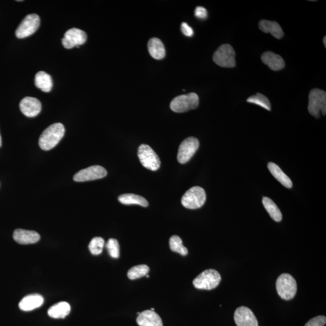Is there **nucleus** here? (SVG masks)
I'll return each mask as SVG.
<instances>
[{
    "instance_id": "12",
    "label": "nucleus",
    "mask_w": 326,
    "mask_h": 326,
    "mask_svg": "<svg viewBox=\"0 0 326 326\" xmlns=\"http://www.w3.org/2000/svg\"><path fill=\"white\" fill-rule=\"evenodd\" d=\"M107 171L104 167L100 166H92L80 170L73 176L74 181L85 182L95 180L105 177Z\"/></svg>"
},
{
    "instance_id": "28",
    "label": "nucleus",
    "mask_w": 326,
    "mask_h": 326,
    "mask_svg": "<svg viewBox=\"0 0 326 326\" xmlns=\"http://www.w3.org/2000/svg\"><path fill=\"white\" fill-rule=\"evenodd\" d=\"M248 102L257 104L268 111L271 110V104L268 98L264 94L257 93L252 95L247 100Z\"/></svg>"
},
{
    "instance_id": "16",
    "label": "nucleus",
    "mask_w": 326,
    "mask_h": 326,
    "mask_svg": "<svg viewBox=\"0 0 326 326\" xmlns=\"http://www.w3.org/2000/svg\"><path fill=\"white\" fill-rule=\"evenodd\" d=\"M137 322L140 326H163L161 317L151 310H146L140 313L137 317Z\"/></svg>"
},
{
    "instance_id": "32",
    "label": "nucleus",
    "mask_w": 326,
    "mask_h": 326,
    "mask_svg": "<svg viewBox=\"0 0 326 326\" xmlns=\"http://www.w3.org/2000/svg\"><path fill=\"white\" fill-rule=\"evenodd\" d=\"M194 16L199 19L205 20L207 19L208 13L204 8L201 7H196L194 11Z\"/></svg>"
},
{
    "instance_id": "25",
    "label": "nucleus",
    "mask_w": 326,
    "mask_h": 326,
    "mask_svg": "<svg viewBox=\"0 0 326 326\" xmlns=\"http://www.w3.org/2000/svg\"><path fill=\"white\" fill-rule=\"evenodd\" d=\"M262 202L272 219L276 222H280L282 220V212L273 200L268 197H264L262 199Z\"/></svg>"
},
{
    "instance_id": "5",
    "label": "nucleus",
    "mask_w": 326,
    "mask_h": 326,
    "mask_svg": "<svg viewBox=\"0 0 326 326\" xmlns=\"http://www.w3.org/2000/svg\"><path fill=\"white\" fill-rule=\"evenodd\" d=\"M206 193L201 187L194 186L185 193L181 199V204L188 209L201 208L205 204Z\"/></svg>"
},
{
    "instance_id": "15",
    "label": "nucleus",
    "mask_w": 326,
    "mask_h": 326,
    "mask_svg": "<svg viewBox=\"0 0 326 326\" xmlns=\"http://www.w3.org/2000/svg\"><path fill=\"white\" fill-rule=\"evenodd\" d=\"M13 238L17 243L29 245L37 243L40 239V235L35 231L23 229L15 230Z\"/></svg>"
},
{
    "instance_id": "19",
    "label": "nucleus",
    "mask_w": 326,
    "mask_h": 326,
    "mask_svg": "<svg viewBox=\"0 0 326 326\" xmlns=\"http://www.w3.org/2000/svg\"><path fill=\"white\" fill-rule=\"evenodd\" d=\"M259 28L265 34H271L274 38L280 40L284 36L283 29L281 26L276 22L263 20L259 23Z\"/></svg>"
},
{
    "instance_id": "4",
    "label": "nucleus",
    "mask_w": 326,
    "mask_h": 326,
    "mask_svg": "<svg viewBox=\"0 0 326 326\" xmlns=\"http://www.w3.org/2000/svg\"><path fill=\"white\" fill-rule=\"evenodd\" d=\"M221 281V276L216 270L210 269L200 274L193 281L194 288L202 290H211L216 288Z\"/></svg>"
},
{
    "instance_id": "7",
    "label": "nucleus",
    "mask_w": 326,
    "mask_h": 326,
    "mask_svg": "<svg viewBox=\"0 0 326 326\" xmlns=\"http://www.w3.org/2000/svg\"><path fill=\"white\" fill-rule=\"evenodd\" d=\"M236 53L231 45H221L214 52L213 59L215 64L221 67L233 68L236 66Z\"/></svg>"
},
{
    "instance_id": "37",
    "label": "nucleus",
    "mask_w": 326,
    "mask_h": 326,
    "mask_svg": "<svg viewBox=\"0 0 326 326\" xmlns=\"http://www.w3.org/2000/svg\"><path fill=\"white\" fill-rule=\"evenodd\" d=\"M146 277L148 278V277H149V276H148V275H146Z\"/></svg>"
},
{
    "instance_id": "24",
    "label": "nucleus",
    "mask_w": 326,
    "mask_h": 326,
    "mask_svg": "<svg viewBox=\"0 0 326 326\" xmlns=\"http://www.w3.org/2000/svg\"><path fill=\"white\" fill-rule=\"evenodd\" d=\"M119 201L125 205L136 204L144 207H148L149 205L147 200L145 198L138 194L133 193L122 194L119 197Z\"/></svg>"
},
{
    "instance_id": "8",
    "label": "nucleus",
    "mask_w": 326,
    "mask_h": 326,
    "mask_svg": "<svg viewBox=\"0 0 326 326\" xmlns=\"http://www.w3.org/2000/svg\"><path fill=\"white\" fill-rule=\"evenodd\" d=\"M138 156L140 162L145 168L152 171H156L160 168V158L150 146L145 144L140 145L138 150Z\"/></svg>"
},
{
    "instance_id": "21",
    "label": "nucleus",
    "mask_w": 326,
    "mask_h": 326,
    "mask_svg": "<svg viewBox=\"0 0 326 326\" xmlns=\"http://www.w3.org/2000/svg\"><path fill=\"white\" fill-rule=\"evenodd\" d=\"M269 170L271 174L273 175L274 177L277 179L278 181L280 182L284 187L286 188H291L292 187V182L288 176L283 172V170L280 169V167L273 162L269 163L268 164Z\"/></svg>"
},
{
    "instance_id": "6",
    "label": "nucleus",
    "mask_w": 326,
    "mask_h": 326,
    "mask_svg": "<svg viewBox=\"0 0 326 326\" xmlns=\"http://www.w3.org/2000/svg\"><path fill=\"white\" fill-rule=\"evenodd\" d=\"M199 105V97L194 92L179 95L170 103V108L175 113H184L196 109Z\"/></svg>"
},
{
    "instance_id": "9",
    "label": "nucleus",
    "mask_w": 326,
    "mask_h": 326,
    "mask_svg": "<svg viewBox=\"0 0 326 326\" xmlns=\"http://www.w3.org/2000/svg\"><path fill=\"white\" fill-rule=\"evenodd\" d=\"M40 26V19L38 15H28L18 27L16 32L17 37L23 39L29 37L37 32Z\"/></svg>"
},
{
    "instance_id": "26",
    "label": "nucleus",
    "mask_w": 326,
    "mask_h": 326,
    "mask_svg": "<svg viewBox=\"0 0 326 326\" xmlns=\"http://www.w3.org/2000/svg\"><path fill=\"white\" fill-rule=\"evenodd\" d=\"M169 246L170 250L173 252L180 254L182 256H186L188 254L187 248L184 246L182 239L178 236H172L170 238Z\"/></svg>"
},
{
    "instance_id": "23",
    "label": "nucleus",
    "mask_w": 326,
    "mask_h": 326,
    "mask_svg": "<svg viewBox=\"0 0 326 326\" xmlns=\"http://www.w3.org/2000/svg\"><path fill=\"white\" fill-rule=\"evenodd\" d=\"M35 83L36 86L44 92H49L52 90L53 86L52 77L44 71H39L36 74Z\"/></svg>"
},
{
    "instance_id": "20",
    "label": "nucleus",
    "mask_w": 326,
    "mask_h": 326,
    "mask_svg": "<svg viewBox=\"0 0 326 326\" xmlns=\"http://www.w3.org/2000/svg\"><path fill=\"white\" fill-rule=\"evenodd\" d=\"M148 48L149 53L152 58L162 59L166 56V49L163 42L157 38H152L148 41Z\"/></svg>"
},
{
    "instance_id": "10",
    "label": "nucleus",
    "mask_w": 326,
    "mask_h": 326,
    "mask_svg": "<svg viewBox=\"0 0 326 326\" xmlns=\"http://www.w3.org/2000/svg\"><path fill=\"white\" fill-rule=\"evenodd\" d=\"M199 146V140L195 137H190L185 139L179 145L177 160L181 164L188 162L198 151Z\"/></svg>"
},
{
    "instance_id": "13",
    "label": "nucleus",
    "mask_w": 326,
    "mask_h": 326,
    "mask_svg": "<svg viewBox=\"0 0 326 326\" xmlns=\"http://www.w3.org/2000/svg\"><path fill=\"white\" fill-rule=\"evenodd\" d=\"M234 319L238 326H259L255 315L247 307H238L235 311Z\"/></svg>"
},
{
    "instance_id": "3",
    "label": "nucleus",
    "mask_w": 326,
    "mask_h": 326,
    "mask_svg": "<svg viewBox=\"0 0 326 326\" xmlns=\"http://www.w3.org/2000/svg\"><path fill=\"white\" fill-rule=\"evenodd\" d=\"M308 112L314 118L320 117V112L322 115L326 114V93L324 91L318 88L312 89L309 95Z\"/></svg>"
},
{
    "instance_id": "27",
    "label": "nucleus",
    "mask_w": 326,
    "mask_h": 326,
    "mask_svg": "<svg viewBox=\"0 0 326 326\" xmlns=\"http://www.w3.org/2000/svg\"><path fill=\"white\" fill-rule=\"evenodd\" d=\"M149 272V268L146 265H140L131 268L128 272V277L130 280H136L146 276Z\"/></svg>"
},
{
    "instance_id": "30",
    "label": "nucleus",
    "mask_w": 326,
    "mask_h": 326,
    "mask_svg": "<svg viewBox=\"0 0 326 326\" xmlns=\"http://www.w3.org/2000/svg\"><path fill=\"white\" fill-rule=\"evenodd\" d=\"M106 247L111 257L118 259L120 256V245L119 242L115 239H110L107 241Z\"/></svg>"
},
{
    "instance_id": "14",
    "label": "nucleus",
    "mask_w": 326,
    "mask_h": 326,
    "mask_svg": "<svg viewBox=\"0 0 326 326\" xmlns=\"http://www.w3.org/2000/svg\"><path fill=\"white\" fill-rule=\"evenodd\" d=\"M20 107L24 115L28 118H34L40 113L42 105L37 98L26 97L21 101Z\"/></svg>"
},
{
    "instance_id": "1",
    "label": "nucleus",
    "mask_w": 326,
    "mask_h": 326,
    "mask_svg": "<svg viewBox=\"0 0 326 326\" xmlns=\"http://www.w3.org/2000/svg\"><path fill=\"white\" fill-rule=\"evenodd\" d=\"M64 126L60 123L50 125L42 133L39 145L44 151H49L58 144L65 134Z\"/></svg>"
},
{
    "instance_id": "18",
    "label": "nucleus",
    "mask_w": 326,
    "mask_h": 326,
    "mask_svg": "<svg viewBox=\"0 0 326 326\" xmlns=\"http://www.w3.org/2000/svg\"><path fill=\"white\" fill-rule=\"evenodd\" d=\"M43 296L39 294H32L26 296L20 302L19 307L23 311H31L40 307L44 303Z\"/></svg>"
},
{
    "instance_id": "11",
    "label": "nucleus",
    "mask_w": 326,
    "mask_h": 326,
    "mask_svg": "<svg viewBox=\"0 0 326 326\" xmlns=\"http://www.w3.org/2000/svg\"><path fill=\"white\" fill-rule=\"evenodd\" d=\"M87 35L82 30L73 28L68 30L62 39V44L65 49H70L85 44Z\"/></svg>"
},
{
    "instance_id": "22",
    "label": "nucleus",
    "mask_w": 326,
    "mask_h": 326,
    "mask_svg": "<svg viewBox=\"0 0 326 326\" xmlns=\"http://www.w3.org/2000/svg\"><path fill=\"white\" fill-rule=\"evenodd\" d=\"M71 311V306L67 302L61 301L54 304L48 310V315L53 318H64Z\"/></svg>"
},
{
    "instance_id": "34",
    "label": "nucleus",
    "mask_w": 326,
    "mask_h": 326,
    "mask_svg": "<svg viewBox=\"0 0 326 326\" xmlns=\"http://www.w3.org/2000/svg\"><path fill=\"white\" fill-rule=\"evenodd\" d=\"M325 41H326V37H325H325H324V39H323V44H324L325 48L326 47V42Z\"/></svg>"
},
{
    "instance_id": "36",
    "label": "nucleus",
    "mask_w": 326,
    "mask_h": 326,
    "mask_svg": "<svg viewBox=\"0 0 326 326\" xmlns=\"http://www.w3.org/2000/svg\"><path fill=\"white\" fill-rule=\"evenodd\" d=\"M151 310H152V311H154V308H151Z\"/></svg>"
},
{
    "instance_id": "17",
    "label": "nucleus",
    "mask_w": 326,
    "mask_h": 326,
    "mask_svg": "<svg viewBox=\"0 0 326 326\" xmlns=\"http://www.w3.org/2000/svg\"><path fill=\"white\" fill-rule=\"evenodd\" d=\"M261 59L264 64L268 65L271 70L279 71L285 66V63L282 56L272 52L263 53Z\"/></svg>"
},
{
    "instance_id": "35",
    "label": "nucleus",
    "mask_w": 326,
    "mask_h": 326,
    "mask_svg": "<svg viewBox=\"0 0 326 326\" xmlns=\"http://www.w3.org/2000/svg\"><path fill=\"white\" fill-rule=\"evenodd\" d=\"M2 145V137H1V136H0V147H1Z\"/></svg>"
},
{
    "instance_id": "31",
    "label": "nucleus",
    "mask_w": 326,
    "mask_h": 326,
    "mask_svg": "<svg viewBox=\"0 0 326 326\" xmlns=\"http://www.w3.org/2000/svg\"><path fill=\"white\" fill-rule=\"evenodd\" d=\"M326 323L325 316H318L309 320L304 326H324Z\"/></svg>"
},
{
    "instance_id": "2",
    "label": "nucleus",
    "mask_w": 326,
    "mask_h": 326,
    "mask_svg": "<svg viewBox=\"0 0 326 326\" xmlns=\"http://www.w3.org/2000/svg\"><path fill=\"white\" fill-rule=\"evenodd\" d=\"M276 289L281 298L283 300H290L295 297L297 293V282L291 275L282 274L278 277Z\"/></svg>"
},
{
    "instance_id": "29",
    "label": "nucleus",
    "mask_w": 326,
    "mask_h": 326,
    "mask_svg": "<svg viewBox=\"0 0 326 326\" xmlns=\"http://www.w3.org/2000/svg\"><path fill=\"white\" fill-rule=\"evenodd\" d=\"M104 241L102 238L95 237L92 239L89 244V250L93 255H99L102 253Z\"/></svg>"
},
{
    "instance_id": "33",
    "label": "nucleus",
    "mask_w": 326,
    "mask_h": 326,
    "mask_svg": "<svg viewBox=\"0 0 326 326\" xmlns=\"http://www.w3.org/2000/svg\"><path fill=\"white\" fill-rule=\"evenodd\" d=\"M181 31L182 34L188 37H191L194 34L193 30L186 23L181 24Z\"/></svg>"
}]
</instances>
